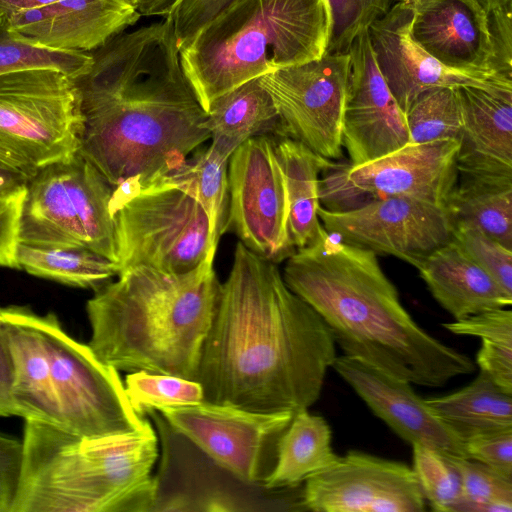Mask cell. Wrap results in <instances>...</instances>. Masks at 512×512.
<instances>
[{
  "label": "cell",
  "mask_w": 512,
  "mask_h": 512,
  "mask_svg": "<svg viewBox=\"0 0 512 512\" xmlns=\"http://www.w3.org/2000/svg\"><path fill=\"white\" fill-rule=\"evenodd\" d=\"M336 357L319 314L276 263L239 241L201 351L195 380L204 401L263 413L308 409Z\"/></svg>",
  "instance_id": "1"
},
{
  "label": "cell",
  "mask_w": 512,
  "mask_h": 512,
  "mask_svg": "<svg viewBox=\"0 0 512 512\" xmlns=\"http://www.w3.org/2000/svg\"><path fill=\"white\" fill-rule=\"evenodd\" d=\"M91 56L89 72L76 80L78 153L113 187H146L210 139L207 112L183 71L168 19L121 32Z\"/></svg>",
  "instance_id": "2"
},
{
  "label": "cell",
  "mask_w": 512,
  "mask_h": 512,
  "mask_svg": "<svg viewBox=\"0 0 512 512\" xmlns=\"http://www.w3.org/2000/svg\"><path fill=\"white\" fill-rule=\"evenodd\" d=\"M282 275L323 319L345 356L428 388L476 369L472 358L412 318L374 252L343 242L324 227L311 245L286 259Z\"/></svg>",
  "instance_id": "3"
},
{
  "label": "cell",
  "mask_w": 512,
  "mask_h": 512,
  "mask_svg": "<svg viewBox=\"0 0 512 512\" xmlns=\"http://www.w3.org/2000/svg\"><path fill=\"white\" fill-rule=\"evenodd\" d=\"M215 253L184 273L130 267L97 289L86 304L96 357L118 371L195 380L220 290Z\"/></svg>",
  "instance_id": "4"
},
{
  "label": "cell",
  "mask_w": 512,
  "mask_h": 512,
  "mask_svg": "<svg viewBox=\"0 0 512 512\" xmlns=\"http://www.w3.org/2000/svg\"><path fill=\"white\" fill-rule=\"evenodd\" d=\"M20 479L10 512H150L158 439L150 423L86 438L25 420Z\"/></svg>",
  "instance_id": "5"
},
{
  "label": "cell",
  "mask_w": 512,
  "mask_h": 512,
  "mask_svg": "<svg viewBox=\"0 0 512 512\" xmlns=\"http://www.w3.org/2000/svg\"><path fill=\"white\" fill-rule=\"evenodd\" d=\"M330 27L327 0H236L179 50L182 68L207 112L251 79L320 58Z\"/></svg>",
  "instance_id": "6"
},
{
  "label": "cell",
  "mask_w": 512,
  "mask_h": 512,
  "mask_svg": "<svg viewBox=\"0 0 512 512\" xmlns=\"http://www.w3.org/2000/svg\"><path fill=\"white\" fill-rule=\"evenodd\" d=\"M21 244L83 248L117 264L113 186L85 158L39 169L26 181Z\"/></svg>",
  "instance_id": "7"
},
{
  "label": "cell",
  "mask_w": 512,
  "mask_h": 512,
  "mask_svg": "<svg viewBox=\"0 0 512 512\" xmlns=\"http://www.w3.org/2000/svg\"><path fill=\"white\" fill-rule=\"evenodd\" d=\"M110 212L120 273L139 265L184 273L217 249L205 211L177 186L156 183L128 195L112 193Z\"/></svg>",
  "instance_id": "8"
},
{
  "label": "cell",
  "mask_w": 512,
  "mask_h": 512,
  "mask_svg": "<svg viewBox=\"0 0 512 512\" xmlns=\"http://www.w3.org/2000/svg\"><path fill=\"white\" fill-rule=\"evenodd\" d=\"M82 123L75 79L50 68L0 75V146L35 173L78 153Z\"/></svg>",
  "instance_id": "9"
},
{
  "label": "cell",
  "mask_w": 512,
  "mask_h": 512,
  "mask_svg": "<svg viewBox=\"0 0 512 512\" xmlns=\"http://www.w3.org/2000/svg\"><path fill=\"white\" fill-rule=\"evenodd\" d=\"M60 412V428L93 438L133 432L149 421L131 405L119 371L72 338L53 313L36 314Z\"/></svg>",
  "instance_id": "10"
},
{
  "label": "cell",
  "mask_w": 512,
  "mask_h": 512,
  "mask_svg": "<svg viewBox=\"0 0 512 512\" xmlns=\"http://www.w3.org/2000/svg\"><path fill=\"white\" fill-rule=\"evenodd\" d=\"M459 140L410 144L370 162L333 163L319 180L320 205L346 211L385 198L447 207L458 180Z\"/></svg>",
  "instance_id": "11"
},
{
  "label": "cell",
  "mask_w": 512,
  "mask_h": 512,
  "mask_svg": "<svg viewBox=\"0 0 512 512\" xmlns=\"http://www.w3.org/2000/svg\"><path fill=\"white\" fill-rule=\"evenodd\" d=\"M168 425L236 480L264 488L294 412H256L202 401L158 410Z\"/></svg>",
  "instance_id": "12"
},
{
  "label": "cell",
  "mask_w": 512,
  "mask_h": 512,
  "mask_svg": "<svg viewBox=\"0 0 512 512\" xmlns=\"http://www.w3.org/2000/svg\"><path fill=\"white\" fill-rule=\"evenodd\" d=\"M349 76V52L324 53L259 80L274 101L285 136L332 161L342 156V118Z\"/></svg>",
  "instance_id": "13"
},
{
  "label": "cell",
  "mask_w": 512,
  "mask_h": 512,
  "mask_svg": "<svg viewBox=\"0 0 512 512\" xmlns=\"http://www.w3.org/2000/svg\"><path fill=\"white\" fill-rule=\"evenodd\" d=\"M273 139L250 138L231 154L227 230L255 254L279 263L295 248L290 241L286 187Z\"/></svg>",
  "instance_id": "14"
},
{
  "label": "cell",
  "mask_w": 512,
  "mask_h": 512,
  "mask_svg": "<svg viewBox=\"0 0 512 512\" xmlns=\"http://www.w3.org/2000/svg\"><path fill=\"white\" fill-rule=\"evenodd\" d=\"M325 230L376 255L399 258L415 268L452 239L454 220L447 207L410 198H385L346 211L321 205Z\"/></svg>",
  "instance_id": "15"
},
{
  "label": "cell",
  "mask_w": 512,
  "mask_h": 512,
  "mask_svg": "<svg viewBox=\"0 0 512 512\" xmlns=\"http://www.w3.org/2000/svg\"><path fill=\"white\" fill-rule=\"evenodd\" d=\"M302 498L314 512H423L427 505L412 467L359 450L306 479Z\"/></svg>",
  "instance_id": "16"
},
{
  "label": "cell",
  "mask_w": 512,
  "mask_h": 512,
  "mask_svg": "<svg viewBox=\"0 0 512 512\" xmlns=\"http://www.w3.org/2000/svg\"><path fill=\"white\" fill-rule=\"evenodd\" d=\"M350 76L342 118V148L356 166L385 156L409 143L404 113L380 74L368 29L353 41Z\"/></svg>",
  "instance_id": "17"
},
{
  "label": "cell",
  "mask_w": 512,
  "mask_h": 512,
  "mask_svg": "<svg viewBox=\"0 0 512 512\" xmlns=\"http://www.w3.org/2000/svg\"><path fill=\"white\" fill-rule=\"evenodd\" d=\"M369 409L405 442L468 458L464 442L435 414L412 384L361 360L340 355L332 367Z\"/></svg>",
  "instance_id": "18"
},
{
  "label": "cell",
  "mask_w": 512,
  "mask_h": 512,
  "mask_svg": "<svg viewBox=\"0 0 512 512\" xmlns=\"http://www.w3.org/2000/svg\"><path fill=\"white\" fill-rule=\"evenodd\" d=\"M413 15V5L408 0H399L368 28L370 46L378 70L403 113L427 89L512 85L498 80L465 76L443 67L411 38Z\"/></svg>",
  "instance_id": "19"
},
{
  "label": "cell",
  "mask_w": 512,
  "mask_h": 512,
  "mask_svg": "<svg viewBox=\"0 0 512 512\" xmlns=\"http://www.w3.org/2000/svg\"><path fill=\"white\" fill-rule=\"evenodd\" d=\"M141 17L125 0H58L5 17L25 41L61 51H93Z\"/></svg>",
  "instance_id": "20"
},
{
  "label": "cell",
  "mask_w": 512,
  "mask_h": 512,
  "mask_svg": "<svg viewBox=\"0 0 512 512\" xmlns=\"http://www.w3.org/2000/svg\"><path fill=\"white\" fill-rule=\"evenodd\" d=\"M410 35L446 69L481 80H496L488 68L487 13L475 0H434L414 7Z\"/></svg>",
  "instance_id": "21"
},
{
  "label": "cell",
  "mask_w": 512,
  "mask_h": 512,
  "mask_svg": "<svg viewBox=\"0 0 512 512\" xmlns=\"http://www.w3.org/2000/svg\"><path fill=\"white\" fill-rule=\"evenodd\" d=\"M458 91L464 117L458 174L512 175V85Z\"/></svg>",
  "instance_id": "22"
},
{
  "label": "cell",
  "mask_w": 512,
  "mask_h": 512,
  "mask_svg": "<svg viewBox=\"0 0 512 512\" xmlns=\"http://www.w3.org/2000/svg\"><path fill=\"white\" fill-rule=\"evenodd\" d=\"M35 318L28 307L0 308V326L13 367L12 400L16 416L60 427L49 357Z\"/></svg>",
  "instance_id": "23"
},
{
  "label": "cell",
  "mask_w": 512,
  "mask_h": 512,
  "mask_svg": "<svg viewBox=\"0 0 512 512\" xmlns=\"http://www.w3.org/2000/svg\"><path fill=\"white\" fill-rule=\"evenodd\" d=\"M416 268L433 298L454 320L512 304V296L452 239Z\"/></svg>",
  "instance_id": "24"
},
{
  "label": "cell",
  "mask_w": 512,
  "mask_h": 512,
  "mask_svg": "<svg viewBox=\"0 0 512 512\" xmlns=\"http://www.w3.org/2000/svg\"><path fill=\"white\" fill-rule=\"evenodd\" d=\"M203 127L210 134L211 146L228 158L250 138L286 137L274 101L259 78L251 79L212 101Z\"/></svg>",
  "instance_id": "25"
},
{
  "label": "cell",
  "mask_w": 512,
  "mask_h": 512,
  "mask_svg": "<svg viewBox=\"0 0 512 512\" xmlns=\"http://www.w3.org/2000/svg\"><path fill=\"white\" fill-rule=\"evenodd\" d=\"M274 151L280 165L288 201V231L292 246L301 249L320 235V174L332 166L328 160L303 143L289 138H274Z\"/></svg>",
  "instance_id": "26"
},
{
  "label": "cell",
  "mask_w": 512,
  "mask_h": 512,
  "mask_svg": "<svg viewBox=\"0 0 512 512\" xmlns=\"http://www.w3.org/2000/svg\"><path fill=\"white\" fill-rule=\"evenodd\" d=\"M332 447V430L326 419L308 409L294 413L282 435L275 467L264 488L285 490L334 465L339 459Z\"/></svg>",
  "instance_id": "27"
},
{
  "label": "cell",
  "mask_w": 512,
  "mask_h": 512,
  "mask_svg": "<svg viewBox=\"0 0 512 512\" xmlns=\"http://www.w3.org/2000/svg\"><path fill=\"white\" fill-rule=\"evenodd\" d=\"M425 401L463 442L512 428V394L497 386L482 371L463 388Z\"/></svg>",
  "instance_id": "28"
},
{
  "label": "cell",
  "mask_w": 512,
  "mask_h": 512,
  "mask_svg": "<svg viewBox=\"0 0 512 512\" xmlns=\"http://www.w3.org/2000/svg\"><path fill=\"white\" fill-rule=\"evenodd\" d=\"M447 209L454 224L473 226L512 249V175L458 174Z\"/></svg>",
  "instance_id": "29"
},
{
  "label": "cell",
  "mask_w": 512,
  "mask_h": 512,
  "mask_svg": "<svg viewBox=\"0 0 512 512\" xmlns=\"http://www.w3.org/2000/svg\"><path fill=\"white\" fill-rule=\"evenodd\" d=\"M228 162V157L210 145L207 149L198 150L178 168L152 183L177 186L198 201L207 215L211 244L216 248L227 231Z\"/></svg>",
  "instance_id": "30"
},
{
  "label": "cell",
  "mask_w": 512,
  "mask_h": 512,
  "mask_svg": "<svg viewBox=\"0 0 512 512\" xmlns=\"http://www.w3.org/2000/svg\"><path fill=\"white\" fill-rule=\"evenodd\" d=\"M19 268L68 286L95 291L120 273L119 266L93 251L19 244Z\"/></svg>",
  "instance_id": "31"
},
{
  "label": "cell",
  "mask_w": 512,
  "mask_h": 512,
  "mask_svg": "<svg viewBox=\"0 0 512 512\" xmlns=\"http://www.w3.org/2000/svg\"><path fill=\"white\" fill-rule=\"evenodd\" d=\"M410 144L461 139L464 117L458 87L421 92L404 112Z\"/></svg>",
  "instance_id": "32"
},
{
  "label": "cell",
  "mask_w": 512,
  "mask_h": 512,
  "mask_svg": "<svg viewBox=\"0 0 512 512\" xmlns=\"http://www.w3.org/2000/svg\"><path fill=\"white\" fill-rule=\"evenodd\" d=\"M93 63L91 54L61 51L31 44L14 34L0 16V75L27 69H56L78 80Z\"/></svg>",
  "instance_id": "33"
},
{
  "label": "cell",
  "mask_w": 512,
  "mask_h": 512,
  "mask_svg": "<svg viewBox=\"0 0 512 512\" xmlns=\"http://www.w3.org/2000/svg\"><path fill=\"white\" fill-rule=\"evenodd\" d=\"M124 387L131 405L141 415L204 401L203 388L198 381L147 370L129 372Z\"/></svg>",
  "instance_id": "34"
},
{
  "label": "cell",
  "mask_w": 512,
  "mask_h": 512,
  "mask_svg": "<svg viewBox=\"0 0 512 512\" xmlns=\"http://www.w3.org/2000/svg\"><path fill=\"white\" fill-rule=\"evenodd\" d=\"M462 498L453 512H512V477L470 458L454 457Z\"/></svg>",
  "instance_id": "35"
},
{
  "label": "cell",
  "mask_w": 512,
  "mask_h": 512,
  "mask_svg": "<svg viewBox=\"0 0 512 512\" xmlns=\"http://www.w3.org/2000/svg\"><path fill=\"white\" fill-rule=\"evenodd\" d=\"M412 470L430 509L453 512L462 498V482L454 457L438 450L412 446Z\"/></svg>",
  "instance_id": "36"
},
{
  "label": "cell",
  "mask_w": 512,
  "mask_h": 512,
  "mask_svg": "<svg viewBox=\"0 0 512 512\" xmlns=\"http://www.w3.org/2000/svg\"><path fill=\"white\" fill-rule=\"evenodd\" d=\"M399 1V0H398ZM331 27L325 53H348L354 39L395 4V0H327Z\"/></svg>",
  "instance_id": "37"
},
{
  "label": "cell",
  "mask_w": 512,
  "mask_h": 512,
  "mask_svg": "<svg viewBox=\"0 0 512 512\" xmlns=\"http://www.w3.org/2000/svg\"><path fill=\"white\" fill-rule=\"evenodd\" d=\"M452 240L493 280L512 296V249L481 230L455 223Z\"/></svg>",
  "instance_id": "38"
},
{
  "label": "cell",
  "mask_w": 512,
  "mask_h": 512,
  "mask_svg": "<svg viewBox=\"0 0 512 512\" xmlns=\"http://www.w3.org/2000/svg\"><path fill=\"white\" fill-rule=\"evenodd\" d=\"M26 181L0 188V266L3 267L20 269L17 252Z\"/></svg>",
  "instance_id": "39"
},
{
  "label": "cell",
  "mask_w": 512,
  "mask_h": 512,
  "mask_svg": "<svg viewBox=\"0 0 512 512\" xmlns=\"http://www.w3.org/2000/svg\"><path fill=\"white\" fill-rule=\"evenodd\" d=\"M234 1L176 0L166 19L173 25L179 50Z\"/></svg>",
  "instance_id": "40"
},
{
  "label": "cell",
  "mask_w": 512,
  "mask_h": 512,
  "mask_svg": "<svg viewBox=\"0 0 512 512\" xmlns=\"http://www.w3.org/2000/svg\"><path fill=\"white\" fill-rule=\"evenodd\" d=\"M491 76L512 83V5L487 13Z\"/></svg>",
  "instance_id": "41"
},
{
  "label": "cell",
  "mask_w": 512,
  "mask_h": 512,
  "mask_svg": "<svg viewBox=\"0 0 512 512\" xmlns=\"http://www.w3.org/2000/svg\"><path fill=\"white\" fill-rule=\"evenodd\" d=\"M456 335L473 336L482 340L512 345V311L506 308L487 310L463 319L443 323Z\"/></svg>",
  "instance_id": "42"
},
{
  "label": "cell",
  "mask_w": 512,
  "mask_h": 512,
  "mask_svg": "<svg viewBox=\"0 0 512 512\" xmlns=\"http://www.w3.org/2000/svg\"><path fill=\"white\" fill-rule=\"evenodd\" d=\"M464 446L468 458L512 477V428L472 437Z\"/></svg>",
  "instance_id": "43"
},
{
  "label": "cell",
  "mask_w": 512,
  "mask_h": 512,
  "mask_svg": "<svg viewBox=\"0 0 512 512\" xmlns=\"http://www.w3.org/2000/svg\"><path fill=\"white\" fill-rule=\"evenodd\" d=\"M23 459L22 441L0 433V503L10 512Z\"/></svg>",
  "instance_id": "44"
},
{
  "label": "cell",
  "mask_w": 512,
  "mask_h": 512,
  "mask_svg": "<svg viewBox=\"0 0 512 512\" xmlns=\"http://www.w3.org/2000/svg\"><path fill=\"white\" fill-rule=\"evenodd\" d=\"M13 367L9 348L0 326V417L16 416L11 389Z\"/></svg>",
  "instance_id": "45"
},
{
  "label": "cell",
  "mask_w": 512,
  "mask_h": 512,
  "mask_svg": "<svg viewBox=\"0 0 512 512\" xmlns=\"http://www.w3.org/2000/svg\"><path fill=\"white\" fill-rule=\"evenodd\" d=\"M141 16H166L176 0H125Z\"/></svg>",
  "instance_id": "46"
},
{
  "label": "cell",
  "mask_w": 512,
  "mask_h": 512,
  "mask_svg": "<svg viewBox=\"0 0 512 512\" xmlns=\"http://www.w3.org/2000/svg\"><path fill=\"white\" fill-rule=\"evenodd\" d=\"M58 0H0V16L8 17L16 12L41 7Z\"/></svg>",
  "instance_id": "47"
},
{
  "label": "cell",
  "mask_w": 512,
  "mask_h": 512,
  "mask_svg": "<svg viewBox=\"0 0 512 512\" xmlns=\"http://www.w3.org/2000/svg\"><path fill=\"white\" fill-rule=\"evenodd\" d=\"M0 165L21 175L26 180L35 174L32 169L2 146H0Z\"/></svg>",
  "instance_id": "48"
},
{
  "label": "cell",
  "mask_w": 512,
  "mask_h": 512,
  "mask_svg": "<svg viewBox=\"0 0 512 512\" xmlns=\"http://www.w3.org/2000/svg\"><path fill=\"white\" fill-rule=\"evenodd\" d=\"M22 181H26V179L0 165V188L12 186Z\"/></svg>",
  "instance_id": "49"
},
{
  "label": "cell",
  "mask_w": 512,
  "mask_h": 512,
  "mask_svg": "<svg viewBox=\"0 0 512 512\" xmlns=\"http://www.w3.org/2000/svg\"><path fill=\"white\" fill-rule=\"evenodd\" d=\"M479 6L489 13L493 10L512 5V0H475Z\"/></svg>",
  "instance_id": "50"
},
{
  "label": "cell",
  "mask_w": 512,
  "mask_h": 512,
  "mask_svg": "<svg viewBox=\"0 0 512 512\" xmlns=\"http://www.w3.org/2000/svg\"><path fill=\"white\" fill-rule=\"evenodd\" d=\"M408 1L413 5V7H418V6L427 4L429 2H432L434 0H408Z\"/></svg>",
  "instance_id": "51"
},
{
  "label": "cell",
  "mask_w": 512,
  "mask_h": 512,
  "mask_svg": "<svg viewBox=\"0 0 512 512\" xmlns=\"http://www.w3.org/2000/svg\"><path fill=\"white\" fill-rule=\"evenodd\" d=\"M0 512H7V509L1 503H0Z\"/></svg>",
  "instance_id": "52"
}]
</instances>
